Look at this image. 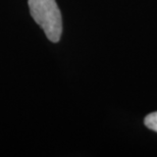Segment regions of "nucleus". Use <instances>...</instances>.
<instances>
[{
	"label": "nucleus",
	"mask_w": 157,
	"mask_h": 157,
	"mask_svg": "<svg viewBox=\"0 0 157 157\" xmlns=\"http://www.w3.org/2000/svg\"><path fill=\"white\" fill-rule=\"evenodd\" d=\"M31 15L51 42L57 43L62 33V18L55 0H28Z\"/></svg>",
	"instance_id": "nucleus-1"
},
{
	"label": "nucleus",
	"mask_w": 157,
	"mask_h": 157,
	"mask_svg": "<svg viewBox=\"0 0 157 157\" xmlns=\"http://www.w3.org/2000/svg\"><path fill=\"white\" fill-rule=\"evenodd\" d=\"M144 122H145V125L147 128L157 133V111L147 115Z\"/></svg>",
	"instance_id": "nucleus-2"
}]
</instances>
